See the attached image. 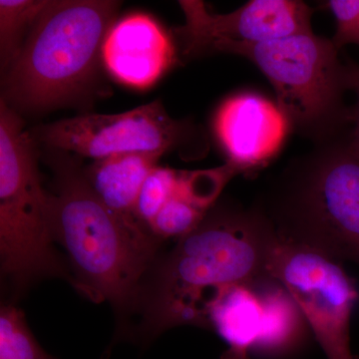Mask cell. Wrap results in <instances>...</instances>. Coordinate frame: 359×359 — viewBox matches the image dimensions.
<instances>
[{"mask_svg":"<svg viewBox=\"0 0 359 359\" xmlns=\"http://www.w3.org/2000/svg\"><path fill=\"white\" fill-rule=\"evenodd\" d=\"M276 241L275 226L259 205L210 210L197 229L158 257L137 306L140 325L129 339L146 346L177 325L209 327L208 306L219 292L269 276Z\"/></svg>","mask_w":359,"mask_h":359,"instance_id":"obj_1","label":"cell"},{"mask_svg":"<svg viewBox=\"0 0 359 359\" xmlns=\"http://www.w3.org/2000/svg\"><path fill=\"white\" fill-rule=\"evenodd\" d=\"M52 151L51 235L67 252L73 287L90 301L110 302L118 314L135 313L162 241L106 207L76 160Z\"/></svg>","mask_w":359,"mask_h":359,"instance_id":"obj_2","label":"cell"},{"mask_svg":"<svg viewBox=\"0 0 359 359\" xmlns=\"http://www.w3.org/2000/svg\"><path fill=\"white\" fill-rule=\"evenodd\" d=\"M120 6L112 0H49L2 73L1 100L20 114L92 95L100 79L104 41Z\"/></svg>","mask_w":359,"mask_h":359,"instance_id":"obj_3","label":"cell"},{"mask_svg":"<svg viewBox=\"0 0 359 359\" xmlns=\"http://www.w3.org/2000/svg\"><path fill=\"white\" fill-rule=\"evenodd\" d=\"M320 148L261 209L282 240L359 264V156L349 142Z\"/></svg>","mask_w":359,"mask_h":359,"instance_id":"obj_4","label":"cell"},{"mask_svg":"<svg viewBox=\"0 0 359 359\" xmlns=\"http://www.w3.org/2000/svg\"><path fill=\"white\" fill-rule=\"evenodd\" d=\"M50 194L37 164L36 142L20 115L0 101V264L20 295L48 278H73L53 245Z\"/></svg>","mask_w":359,"mask_h":359,"instance_id":"obj_5","label":"cell"},{"mask_svg":"<svg viewBox=\"0 0 359 359\" xmlns=\"http://www.w3.org/2000/svg\"><path fill=\"white\" fill-rule=\"evenodd\" d=\"M233 53L255 63L269 80L276 105L290 128L327 142L353 114L344 107L348 66L342 65L334 41L302 33L264 42L219 45L214 53Z\"/></svg>","mask_w":359,"mask_h":359,"instance_id":"obj_6","label":"cell"},{"mask_svg":"<svg viewBox=\"0 0 359 359\" xmlns=\"http://www.w3.org/2000/svg\"><path fill=\"white\" fill-rule=\"evenodd\" d=\"M268 273L292 295L327 359H359L351 347L359 294L340 262L278 236Z\"/></svg>","mask_w":359,"mask_h":359,"instance_id":"obj_7","label":"cell"},{"mask_svg":"<svg viewBox=\"0 0 359 359\" xmlns=\"http://www.w3.org/2000/svg\"><path fill=\"white\" fill-rule=\"evenodd\" d=\"M187 130L160 101L119 114H84L43 125L30 132L50 150L94 161L128 153H160L178 146Z\"/></svg>","mask_w":359,"mask_h":359,"instance_id":"obj_8","label":"cell"},{"mask_svg":"<svg viewBox=\"0 0 359 359\" xmlns=\"http://www.w3.org/2000/svg\"><path fill=\"white\" fill-rule=\"evenodd\" d=\"M179 4L186 22L174 33L187 56L214 53L226 43L269 41L313 32V11L297 0H252L226 14L212 13L199 0Z\"/></svg>","mask_w":359,"mask_h":359,"instance_id":"obj_9","label":"cell"},{"mask_svg":"<svg viewBox=\"0 0 359 359\" xmlns=\"http://www.w3.org/2000/svg\"><path fill=\"white\" fill-rule=\"evenodd\" d=\"M290 128L280 107L255 93L231 97L215 119V131L229 164L238 172L266 164L282 148Z\"/></svg>","mask_w":359,"mask_h":359,"instance_id":"obj_10","label":"cell"},{"mask_svg":"<svg viewBox=\"0 0 359 359\" xmlns=\"http://www.w3.org/2000/svg\"><path fill=\"white\" fill-rule=\"evenodd\" d=\"M171 37L145 13H133L110 28L102 48L108 72L120 83L146 89L159 80L175 61Z\"/></svg>","mask_w":359,"mask_h":359,"instance_id":"obj_11","label":"cell"},{"mask_svg":"<svg viewBox=\"0 0 359 359\" xmlns=\"http://www.w3.org/2000/svg\"><path fill=\"white\" fill-rule=\"evenodd\" d=\"M259 280L222 290L208 306V325L229 344L222 359H249L261 337L264 306Z\"/></svg>","mask_w":359,"mask_h":359,"instance_id":"obj_12","label":"cell"},{"mask_svg":"<svg viewBox=\"0 0 359 359\" xmlns=\"http://www.w3.org/2000/svg\"><path fill=\"white\" fill-rule=\"evenodd\" d=\"M162 156L160 153L111 156L85 168V177L106 207L126 218L136 219L134 210L142 185Z\"/></svg>","mask_w":359,"mask_h":359,"instance_id":"obj_13","label":"cell"},{"mask_svg":"<svg viewBox=\"0 0 359 359\" xmlns=\"http://www.w3.org/2000/svg\"><path fill=\"white\" fill-rule=\"evenodd\" d=\"M264 306V325L252 353L262 358H287L301 348L308 321L285 287L266 276L257 280Z\"/></svg>","mask_w":359,"mask_h":359,"instance_id":"obj_14","label":"cell"},{"mask_svg":"<svg viewBox=\"0 0 359 359\" xmlns=\"http://www.w3.org/2000/svg\"><path fill=\"white\" fill-rule=\"evenodd\" d=\"M187 183L181 172L176 193L151 224V231L161 241L185 237L200 226L210 211L211 205L198 197Z\"/></svg>","mask_w":359,"mask_h":359,"instance_id":"obj_15","label":"cell"},{"mask_svg":"<svg viewBox=\"0 0 359 359\" xmlns=\"http://www.w3.org/2000/svg\"><path fill=\"white\" fill-rule=\"evenodd\" d=\"M49 0H0L1 74L15 60Z\"/></svg>","mask_w":359,"mask_h":359,"instance_id":"obj_16","label":"cell"},{"mask_svg":"<svg viewBox=\"0 0 359 359\" xmlns=\"http://www.w3.org/2000/svg\"><path fill=\"white\" fill-rule=\"evenodd\" d=\"M0 359L57 358L42 348L20 308L4 304L0 309Z\"/></svg>","mask_w":359,"mask_h":359,"instance_id":"obj_17","label":"cell"},{"mask_svg":"<svg viewBox=\"0 0 359 359\" xmlns=\"http://www.w3.org/2000/svg\"><path fill=\"white\" fill-rule=\"evenodd\" d=\"M180 175L181 172L157 166L144 181L135 205L134 215L145 228L150 230L156 216L176 193Z\"/></svg>","mask_w":359,"mask_h":359,"instance_id":"obj_18","label":"cell"},{"mask_svg":"<svg viewBox=\"0 0 359 359\" xmlns=\"http://www.w3.org/2000/svg\"><path fill=\"white\" fill-rule=\"evenodd\" d=\"M327 6L337 20V33L332 39L337 48L359 45V0H330Z\"/></svg>","mask_w":359,"mask_h":359,"instance_id":"obj_19","label":"cell"},{"mask_svg":"<svg viewBox=\"0 0 359 359\" xmlns=\"http://www.w3.org/2000/svg\"><path fill=\"white\" fill-rule=\"evenodd\" d=\"M358 96V103H356L355 110L353 112L354 130L351 134L349 145L351 149L359 156V94Z\"/></svg>","mask_w":359,"mask_h":359,"instance_id":"obj_20","label":"cell"}]
</instances>
